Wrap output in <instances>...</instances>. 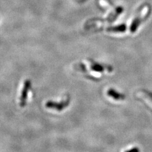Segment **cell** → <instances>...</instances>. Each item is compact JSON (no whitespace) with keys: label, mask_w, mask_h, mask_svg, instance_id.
Wrapping results in <instances>:
<instances>
[{"label":"cell","mask_w":152,"mask_h":152,"mask_svg":"<svg viewBox=\"0 0 152 152\" xmlns=\"http://www.w3.org/2000/svg\"><path fill=\"white\" fill-rule=\"evenodd\" d=\"M74 69L75 70L79 71V72H81L83 73H88V70L86 66L83 63H79L74 65Z\"/></svg>","instance_id":"7"},{"label":"cell","mask_w":152,"mask_h":152,"mask_svg":"<svg viewBox=\"0 0 152 152\" xmlns=\"http://www.w3.org/2000/svg\"><path fill=\"white\" fill-rule=\"evenodd\" d=\"M107 94L115 100H123L126 98L124 94L118 93L113 89H109L107 91Z\"/></svg>","instance_id":"5"},{"label":"cell","mask_w":152,"mask_h":152,"mask_svg":"<svg viewBox=\"0 0 152 152\" xmlns=\"http://www.w3.org/2000/svg\"><path fill=\"white\" fill-rule=\"evenodd\" d=\"M150 13V8L148 5H145L142 7L140 12L137 13L136 16L133 18L130 26V31L132 33H134L141 23L148 17Z\"/></svg>","instance_id":"1"},{"label":"cell","mask_w":152,"mask_h":152,"mask_svg":"<svg viewBox=\"0 0 152 152\" xmlns=\"http://www.w3.org/2000/svg\"><path fill=\"white\" fill-rule=\"evenodd\" d=\"M126 26L125 24H121L117 26L108 27L106 28V31L111 32H124L126 31Z\"/></svg>","instance_id":"6"},{"label":"cell","mask_w":152,"mask_h":152,"mask_svg":"<svg viewBox=\"0 0 152 152\" xmlns=\"http://www.w3.org/2000/svg\"><path fill=\"white\" fill-rule=\"evenodd\" d=\"M143 93L145 94L146 96L152 102V93L148 91V90H143Z\"/></svg>","instance_id":"8"},{"label":"cell","mask_w":152,"mask_h":152,"mask_svg":"<svg viewBox=\"0 0 152 152\" xmlns=\"http://www.w3.org/2000/svg\"><path fill=\"white\" fill-rule=\"evenodd\" d=\"M32 82L29 79H27L23 83V87L22 90V93L20 98V106L21 107H24L26 105L27 94L28 91L31 89Z\"/></svg>","instance_id":"3"},{"label":"cell","mask_w":152,"mask_h":152,"mask_svg":"<svg viewBox=\"0 0 152 152\" xmlns=\"http://www.w3.org/2000/svg\"><path fill=\"white\" fill-rule=\"evenodd\" d=\"M90 63V68L94 72H103L104 70H107L108 72H112L113 71V67L110 65H103L101 64H99L98 62H96L94 60H89Z\"/></svg>","instance_id":"4"},{"label":"cell","mask_w":152,"mask_h":152,"mask_svg":"<svg viewBox=\"0 0 152 152\" xmlns=\"http://www.w3.org/2000/svg\"><path fill=\"white\" fill-rule=\"evenodd\" d=\"M125 152H140V149L137 147H134V148H132L129 150H127Z\"/></svg>","instance_id":"9"},{"label":"cell","mask_w":152,"mask_h":152,"mask_svg":"<svg viewBox=\"0 0 152 152\" xmlns=\"http://www.w3.org/2000/svg\"><path fill=\"white\" fill-rule=\"evenodd\" d=\"M70 103V98L68 97L64 100L61 101V102L57 103L53 101H48L46 103V107L48 108L54 109L57 111H61L64 108H66Z\"/></svg>","instance_id":"2"}]
</instances>
